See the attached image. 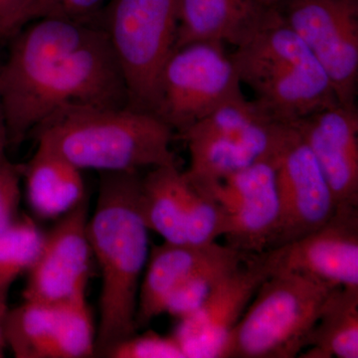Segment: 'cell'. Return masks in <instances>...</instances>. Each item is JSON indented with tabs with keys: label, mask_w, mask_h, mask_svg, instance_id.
<instances>
[{
	"label": "cell",
	"mask_w": 358,
	"mask_h": 358,
	"mask_svg": "<svg viewBox=\"0 0 358 358\" xmlns=\"http://www.w3.org/2000/svg\"><path fill=\"white\" fill-rule=\"evenodd\" d=\"M11 39L0 66L9 145L17 147L60 110L128 107L122 71L99 22L40 18Z\"/></svg>",
	"instance_id": "cell-1"
},
{
	"label": "cell",
	"mask_w": 358,
	"mask_h": 358,
	"mask_svg": "<svg viewBox=\"0 0 358 358\" xmlns=\"http://www.w3.org/2000/svg\"><path fill=\"white\" fill-rule=\"evenodd\" d=\"M141 178L134 173H101L98 199L88 221L92 252L102 272L96 355L136 334L141 278L150 256V236L140 210Z\"/></svg>",
	"instance_id": "cell-2"
},
{
	"label": "cell",
	"mask_w": 358,
	"mask_h": 358,
	"mask_svg": "<svg viewBox=\"0 0 358 358\" xmlns=\"http://www.w3.org/2000/svg\"><path fill=\"white\" fill-rule=\"evenodd\" d=\"M176 131L159 115L131 108H71L32 131L39 145L81 169L134 173L176 166Z\"/></svg>",
	"instance_id": "cell-3"
},
{
	"label": "cell",
	"mask_w": 358,
	"mask_h": 358,
	"mask_svg": "<svg viewBox=\"0 0 358 358\" xmlns=\"http://www.w3.org/2000/svg\"><path fill=\"white\" fill-rule=\"evenodd\" d=\"M230 54L253 102L275 121L291 124L339 103L326 71L277 6L265 7Z\"/></svg>",
	"instance_id": "cell-4"
},
{
	"label": "cell",
	"mask_w": 358,
	"mask_h": 358,
	"mask_svg": "<svg viewBox=\"0 0 358 358\" xmlns=\"http://www.w3.org/2000/svg\"><path fill=\"white\" fill-rule=\"evenodd\" d=\"M334 289L298 273L271 275L231 331L219 358L298 357Z\"/></svg>",
	"instance_id": "cell-5"
},
{
	"label": "cell",
	"mask_w": 358,
	"mask_h": 358,
	"mask_svg": "<svg viewBox=\"0 0 358 358\" xmlns=\"http://www.w3.org/2000/svg\"><path fill=\"white\" fill-rule=\"evenodd\" d=\"M289 124L275 121L244 95L232 99L179 134L190 164L183 173L199 188L217 183L257 162L272 159Z\"/></svg>",
	"instance_id": "cell-6"
},
{
	"label": "cell",
	"mask_w": 358,
	"mask_h": 358,
	"mask_svg": "<svg viewBox=\"0 0 358 358\" xmlns=\"http://www.w3.org/2000/svg\"><path fill=\"white\" fill-rule=\"evenodd\" d=\"M178 0H109L99 24L122 71L129 108L154 113L160 73L176 48Z\"/></svg>",
	"instance_id": "cell-7"
},
{
	"label": "cell",
	"mask_w": 358,
	"mask_h": 358,
	"mask_svg": "<svg viewBox=\"0 0 358 358\" xmlns=\"http://www.w3.org/2000/svg\"><path fill=\"white\" fill-rule=\"evenodd\" d=\"M231 54L220 42L174 49L160 73L155 114L179 134L244 95Z\"/></svg>",
	"instance_id": "cell-8"
},
{
	"label": "cell",
	"mask_w": 358,
	"mask_h": 358,
	"mask_svg": "<svg viewBox=\"0 0 358 358\" xmlns=\"http://www.w3.org/2000/svg\"><path fill=\"white\" fill-rule=\"evenodd\" d=\"M275 6L326 71L338 103L357 106L358 0H282Z\"/></svg>",
	"instance_id": "cell-9"
},
{
	"label": "cell",
	"mask_w": 358,
	"mask_h": 358,
	"mask_svg": "<svg viewBox=\"0 0 358 358\" xmlns=\"http://www.w3.org/2000/svg\"><path fill=\"white\" fill-rule=\"evenodd\" d=\"M4 339L17 358L96 355V329L86 292L59 303L25 301L8 310Z\"/></svg>",
	"instance_id": "cell-10"
},
{
	"label": "cell",
	"mask_w": 358,
	"mask_h": 358,
	"mask_svg": "<svg viewBox=\"0 0 358 358\" xmlns=\"http://www.w3.org/2000/svg\"><path fill=\"white\" fill-rule=\"evenodd\" d=\"M273 162L281 220L271 249L319 229L329 222L338 209L333 190L319 164L289 124L286 138Z\"/></svg>",
	"instance_id": "cell-11"
},
{
	"label": "cell",
	"mask_w": 358,
	"mask_h": 358,
	"mask_svg": "<svg viewBox=\"0 0 358 358\" xmlns=\"http://www.w3.org/2000/svg\"><path fill=\"white\" fill-rule=\"evenodd\" d=\"M261 254L270 275L298 273L334 288L358 289V206L338 205L322 227Z\"/></svg>",
	"instance_id": "cell-12"
},
{
	"label": "cell",
	"mask_w": 358,
	"mask_h": 358,
	"mask_svg": "<svg viewBox=\"0 0 358 358\" xmlns=\"http://www.w3.org/2000/svg\"><path fill=\"white\" fill-rule=\"evenodd\" d=\"M200 189L217 200L227 215L224 238L228 246L249 254L272 248L281 220L273 159L257 162Z\"/></svg>",
	"instance_id": "cell-13"
},
{
	"label": "cell",
	"mask_w": 358,
	"mask_h": 358,
	"mask_svg": "<svg viewBox=\"0 0 358 358\" xmlns=\"http://www.w3.org/2000/svg\"><path fill=\"white\" fill-rule=\"evenodd\" d=\"M270 273L262 254L223 278L196 313L179 320L173 336L185 357L219 358L228 336Z\"/></svg>",
	"instance_id": "cell-14"
},
{
	"label": "cell",
	"mask_w": 358,
	"mask_h": 358,
	"mask_svg": "<svg viewBox=\"0 0 358 358\" xmlns=\"http://www.w3.org/2000/svg\"><path fill=\"white\" fill-rule=\"evenodd\" d=\"M88 221L86 197L45 235L39 255L28 271L25 301L59 303L86 292L93 254Z\"/></svg>",
	"instance_id": "cell-15"
},
{
	"label": "cell",
	"mask_w": 358,
	"mask_h": 358,
	"mask_svg": "<svg viewBox=\"0 0 358 358\" xmlns=\"http://www.w3.org/2000/svg\"><path fill=\"white\" fill-rule=\"evenodd\" d=\"M310 148L338 205L358 206V112L336 103L291 122Z\"/></svg>",
	"instance_id": "cell-16"
},
{
	"label": "cell",
	"mask_w": 358,
	"mask_h": 358,
	"mask_svg": "<svg viewBox=\"0 0 358 358\" xmlns=\"http://www.w3.org/2000/svg\"><path fill=\"white\" fill-rule=\"evenodd\" d=\"M223 245L173 244L152 247L141 278L136 306V331L164 313L167 301L179 285L211 260Z\"/></svg>",
	"instance_id": "cell-17"
},
{
	"label": "cell",
	"mask_w": 358,
	"mask_h": 358,
	"mask_svg": "<svg viewBox=\"0 0 358 358\" xmlns=\"http://www.w3.org/2000/svg\"><path fill=\"white\" fill-rule=\"evenodd\" d=\"M176 48L199 41L237 46L258 22L265 7L258 0H178Z\"/></svg>",
	"instance_id": "cell-18"
},
{
	"label": "cell",
	"mask_w": 358,
	"mask_h": 358,
	"mask_svg": "<svg viewBox=\"0 0 358 358\" xmlns=\"http://www.w3.org/2000/svg\"><path fill=\"white\" fill-rule=\"evenodd\" d=\"M20 166L28 202L39 217H60L86 199L81 169L43 145Z\"/></svg>",
	"instance_id": "cell-19"
},
{
	"label": "cell",
	"mask_w": 358,
	"mask_h": 358,
	"mask_svg": "<svg viewBox=\"0 0 358 358\" xmlns=\"http://www.w3.org/2000/svg\"><path fill=\"white\" fill-rule=\"evenodd\" d=\"M306 348L307 352L300 357H358V289L336 288L331 292Z\"/></svg>",
	"instance_id": "cell-20"
},
{
	"label": "cell",
	"mask_w": 358,
	"mask_h": 358,
	"mask_svg": "<svg viewBox=\"0 0 358 358\" xmlns=\"http://www.w3.org/2000/svg\"><path fill=\"white\" fill-rule=\"evenodd\" d=\"M183 173L176 166L154 167L141 178L140 210L150 230L164 242L185 244Z\"/></svg>",
	"instance_id": "cell-21"
},
{
	"label": "cell",
	"mask_w": 358,
	"mask_h": 358,
	"mask_svg": "<svg viewBox=\"0 0 358 358\" xmlns=\"http://www.w3.org/2000/svg\"><path fill=\"white\" fill-rule=\"evenodd\" d=\"M252 255L254 254L245 253L227 244L223 245L211 260L179 285L169 296L164 313L180 320L196 313L223 278Z\"/></svg>",
	"instance_id": "cell-22"
},
{
	"label": "cell",
	"mask_w": 358,
	"mask_h": 358,
	"mask_svg": "<svg viewBox=\"0 0 358 358\" xmlns=\"http://www.w3.org/2000/svg\"><path fill=\"white\" fill-rule=\"evenodd\" d=\"M45 235L30 218L16 219L0 233V293H9L13 282L36 261Z\"/></svg>",
	"instance_id": "cell-23"
},
{
	"label": "cell",
	"mask_w": 358,
	"mask_h": 358,
	"mask_svg": "<svg viewBox=\"0 0 358 358\" xmlns=\"http://www.w3.org/2000/svg\"><path fill=\"white\" fill-rule=\"evenodd\" d=\"M183 211L187 244L201 246L214 243L227 232V215L222 206L211 194L192 185L185 178Z\"/></svg>",
	"instance_id": "cell-24"
},
{
	"label": "cell",
	"mask_w": 358,
	"mask_h": 358,
	"mask_svg": "<svg viewBox=\"0 0 358 358\" xmlns=\"http://www.w3.org/2000/svg\"><path fill=\"white\" fill-rule=\"evenodd\" d=\"M103 357L112 358H186L178 341L171 336L154 331H145L115 343Z\"/></svg>",
	"instance_id": "cell-25"
},
{
	"label": "cell",
	"mask_w": 358,
	"mask_h": 358,
	"mask_svg": "<svg viewBox=\"0 0 358 358\" xmlns=\"http://www.w3.org/2000/svg\"><path fill=\"white\" fill-rule=\"evenodd\" d=\"M109 0H32L30 22L40 18H64L98 22Z\"/></svg>",
	"instance_id": "cell-26"
},
{
	"label": "cell",
	"mask_w": 358,
	"mask_h": 358,
	"mask_svg": "<svg viewBox=\"0 0 358 358\" xmlns=\"http://www.w3.org/2000/svg\"><path fill=\"white\" fill-rule=\"evenodd\" d=\"M20 180V164H11L7 157L0 160V233L17 219Z\"/></svg>",
	"instance_id": "cell-27"
},
{
	"label": "cell",
	"mask_w": 358,
	"mask_h": 358,
	"mask_svg": "<svg viewBox=\"0 0 358 358\" xmlns=\"http://www.w3.org/2000/svg\"><path fill=\"white\" fill-rule=\"evenodd\" d=\"M32 0H0V41L13 38L30 23Z\"/></svg>",
	"instance_id": "cell-28"
},
{
	"label": "cell",
	"mask_w": 358,
	"mask_h": 358,
	"mask_svg": "<svg viewBox=\"0 0 358 358\" xmlns=\"http://www.w3.org/2000/svg\"><path fill=\"white\" fill-rule=\"evenodd\" d=\"M7 298H8V293H0V357H3V348L6 346L3 327L4 320L9 310L7 306Z\"/></svg>",
	"instance_id": "cell-29"
},
{
	"label": "cell",
	"mask_w": 358,
	"mask_h": 358,
	"mask_svg": "<svg viewBox=\"0 0 358 358\" xmlns=\"http://www.w3.org/2000/svg\"><path fill=\"white\" fill-rule=\"evenodd\" d=\"M9 147L6 117L0 102V160L6 159V148Z\"/></svg>",
	"instance_id": "cell-30"
}]
</instances>
